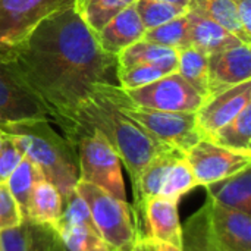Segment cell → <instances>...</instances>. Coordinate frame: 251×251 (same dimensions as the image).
<instances>
[{
    "label": "cell",
    "instance_id": "6da1fadb",
    "mask_svg": "<svg viewBox=\"0 0 251 251\" xmlns=\"http://www.w3.org/2000/svg\"><path fill=\"white\" fill-rule=\"evenodd\" d=\"M56 122L71 118L101 85H119L118 57L106 53L75 7L43 19L0 59Z\"/></svg>",
    "mask_w": 251,
    "mask_h": 251
},
{
    "label": "cell",
    "instance_id": "7a4b0ae2",
    "mask_svg": "<svg viewBox=\"0 0 251 251\" xmlns=\"http://www.w3.org/2000/svg\"><path fill=\"white\" fill-rule=\"evenodd\" d=\"M60 122H72L99 131L125 166L132 188L137 185L147 163L160 150L169 147L156 141L137 122L128 118L104 91L103 85L71 118Z\"/></svg>",
    "mask_w": 251,
    "mask_h": 251
},
{
    "label": "cell",
    "instance_id": "3957f363",
    "mask_svg": "<svg viewBox=\"0 0 251 251\" xmlns=\"http://www.w3.org/2000/svg\"><path fill=\"white\" fill-rule=\"evenodd\" d=\"M0 128L41 171L44 179L57 188L65 203L78 181V156L74 144L51 128L49 118L1 122Z\"/></svg>",
    "mask_w": 251,
    "mask_h": 251
},
{
    "label": "cell",
    "instance_id": "277c9868",
    "mask_svg": "<svg viewBox=\"0 0 251 251\" xmlns=\"http://www.w3.org/2000/svg\"><path fill=\"white\" fill-rule=\"evenodd\" d=\"M78 156V179L90 182L115 199L126 201L121 160L106 138L96 129L72 122L59 124Z\"/></svg>",
    "mask_w": 251,
    "mask_h": 251
},
{
    "label": "cell",
    "instance_id": "5b68a950",
    "mask_svg": "<svg viewBox=\"0 0 251 251\" xmlns=\"http://www.w3.org/2000/svg\"><path fill=\"white\" fill-rule=\"evenodd\" d=\"M103 88L118 107L156 141L185 153L203 138L194 112H166L137 106L119 85H103Z\"/></svg>",
    "mask_w": 251,
    "mask_h": 251
},
{
    "label": "cell",
    "instance_id": "8992f818",
    "mask_svg": "<svg viewBox=\"0 0 251 251\" xmlns=\"http://www.w3.org/2000/svg\"><path fill=\"white\" fill-rule=\"evenodd\" d=\"M74 191L85 201L101 240L115 251H132L138 234L128 203L79 179L76 181Z\"/></svg>",
    "mask_w": 251,
    "mask_h": 251
},
{
    "label": "cell",
    "instance_id": "52a82bcc",
    "mask_svg": "<svg viewBox=\"0 0 251 251\" xmlns=\"http://www.w3.org/2000/svg\"><path fill=\"white\" fill-rule=\"evenodd\" d=\"M74 4L75 0H0V59L43 19Z\"/></svg>",
    "mask_w": 251,
    "mask_h": 251
},
{
    "label": "cell",
    "instance_id": "ba28073f",
    "mask_svg": "<svg viewBox=\"0 0 251 251\" xmlns=\"http://www.w3.org/2000/svg\"><path fill=\"white\" fill-rule=\"evenodd\" d=\"M125 94L137 106L166 112L196 113L204 103V99L176 71L147 85L126 90Z\"/></svg>",
    "mask_w": 251,
    "mask_h": 251
},
{
    "label": "cell",
    "instance_id": "9c48e42d",
    "mask_svg": "<svg viewBox=\"0 0 251 251\" xmlns=\"http://www.w3.org/2000/svg\"><path fill=\"white\" fill-rule=\"evenodd\" d=\"M197 185L206 187L232 176L251 165V154L232 151L207 138H201L185 153Z\"/></svg>",
    "mask_w": 251,
    "mask_h": 251
},
{
    "label": "cell",
    "instance_id": "30bf717a",
    "mask_svg": "<svg viewBox=\"0 0 251 251\" xmlns=\"http://www.w3.org/2000/svg\"><path fill=\"white\" fill-rule=\"evenodd\" d=\"M249 104H251V81L210 96L196 112L197 128L203 138L226 125Z\"/></svg>",
    "mask_w": 251,
    "mask_h": 251
},
{
    "label": "cell",
    "instance_id": "8fae6325",
    "mask_svg": "<svg viewBox=\"0 0 251 251\" xmlns=\"http://www.w3.org/2000/svg\"><path fill=\"white\" fill-rule=\"evenodd\" d=\"M251 81V46L238 44L209 56V97Z\"/></svg>",
    "mask_w": 251,
    "mask_h": 251
},
{
    "label": "cell",
    "instance_id": "7c38bea8",
    "mask_svg": "<svg viewBox=\"0 0 251 251\" xmlns=\"http://www.w3.org/2000/svg\"><path fill=\"white\" fill-rule=\"evenodd\" d=\"M209 226L222 251H251V216L240 210L219 206L209 199Z\"/></svg>",
    "mask_w": 251,
    "mask_h": 251
},
{
    "label": "cell",
    "instance_id": "4fadbf2b",
    "mask_svg": "<svg viewBox=\"0 0 251 251\" xmlns=\"http://www.w3.org/2000/svg\"><path fill=\"white\" fill-rule=\"evenodd\" d=\"M34 118H49V113L0 60V124Z\"/></svg>",
    "mask_w": 251,
    "mask_h": 251
},
{
    "label": "cell",
    "instance_id": "5bb4252c",
    "mask_svg": "<svg viewBox=\"0 0 251 251\" xmlns=\"http://www.w3.org/2000/svg\"><path fill=\"white\" fill-rule=\"evenodd\" d=\"M153 237L181 249L182 226L178 216V203L163 197L149 200L143 212L141 238Z\"/></svg>",
    "mask_w": 251,
    "mask_h": 251
},
{
    "label": "cell",
    "instance_id": "9a60e30c",
    "mask_svg": "<svg viewBox=\"0 0 251 251\" xmlns=\"http://www.w3.org/2000/svg\"><path fill=\"white\" fill-rule=\"evenodd\" d=\"M1 251H66L51 225L22 221L21 225L0 231Z\"/></svg>",
    "mask_w": 251,
    "mask_h": 251
},
{
    "label": "cell",
    "instance_id": "2e32d148",
    "mask_svg": "<svg viewBox=\"0 0 251 251\" xmlns=\"http://www.w3.org/2000/svg\"><path fill=\"white\" fill-rule=\"evenodd\" d=\"M146 28L137 13L135 3L113 16L97 34L99 46L109 54L118 56L131 44L143 40Z\"/></svg>",
    "mask_w": 251,
    "mask_h": 251
},
{
    "label": "cell",
    "instance_id": "e0dca14e",
    "mask_svg": "<svg viewBox=\"0 0 251 251\" xmlns=\"http://www.w3.org/2000/svg\"><path fill=\"white\" fill-rule=\"evenodd\" d=\"M187 21L191 46L207 56L243 43L238 37H235L222 25L200 15L187 12Z\"/></svg>",
    "mask_w": 251,
    "mask_h": 251
},
{
    "label": "cell",
    "instance_id": "ac0fdd59",
    "mask_svg": "<svg viewBox=\"0 0 251 251\" xmlns=\"http://www.w3.org/2000/svg\"><path fill=\"white\" fill-rule=\"evenodd\" d=\"M207 199L219 206L240 210L244 213L251 212V168L228 176L215 184L206 185Z\"/></svg>",
    "mask_w": 251,
    "mask_h": 251
},
{
    "label": "cell",
    "instance_id": "d6986e66",
    "mask_svg": "<svg viewBox=\"0 0 251 251\" xmlns=\"http://www.w3.org/2000/svg\"><path fill=\"white\" fill-rule=\"evenodd\" d=\"M116 57H118V69L134 66V65H149L162 69L166 75L175 72L178 63L176 50L146 40H140L131 44L129 47L122 50Z\"/></svg>",
    "mask_w": 251,
    "mask_h": 251
},
{
    "label": "cell",
    "instance_id": "ffe728a7",
    "mask_svg": "<svg viewBox=\"0 0 251 251\" xmlns=\"http://www.w3.org/2000/svg\"><path fill=\"white\" fill-rule=\"evenodd\" d=\"M187 12L200 15L222 25L244 44L251 46V34L244 29L237 7L231 0H190Z\"/></svg>",
    "mask_w": 251,
    "mask_h": 251
},
{
    "label": "cell",
    "instance_id": "44dd1931",
    "mask_svg": "<svg viewBox=\"0 0 251 251\" xmlns=\"http://www.w3.org/2000/svg\"><path fill=\"white\" fill-rule=\"evenodd\" d=\"M62 210L63 200L57 188L44 178L40 179L35 184L31 196L28 207V221L54 226V224L62 215Z\"/></svg>",
    "mask_w": 251,
    "mask_h": 251
},
{
    "label": "cell",
    "instance_id": "7402d4cb",
    "mask_svg": "<svg viewBox=\"0 0 251 251\" xmlns=\"http://www.w3.org/2000/svg\"><path fill=\"white\" fill-rule=\"evenodd\" d=\"M207 140L232 151L251 154V104L246 106L226 125L210 134Z\"/></svg>",
    "mask_w": 251,
    "mask_h": 251
},
{
    "label": "cell",
    "instance_id": "603a6c76",
    "mask_svg": "<svg viewBox=\"0 0 251 251\" xmlns=\"http://www.w3.org/2000/svg\"><path fill=\"white\" fill-rule=\"evenodd\" d=\"M43 178L44 176H43L41 171L28 157L24 156V159L19 162V165L15 168V171L4 181L12 197L15 199V201L21 210L24 221L28 219V207H29L34 187Z\"/></svg>",
    "mask_w": 251,
    "mask_h": 251
},
{
    "label": "cell",
    "instance_id": "cb8c5ba5",
    "mask_svg": "<svg viewBox=\"0 0 251 251\" xmlns=\"http://www.w3.org/2000/svg\"><path fill=\"white\" fill-rule=\"evenodd\" d=\"M176 72L204 99H209V56L196 47L178 51Z\"/></svg>",
    "mask_w": 251,
    "mask_h": 251
},
{
    "label": "cell",
    "instance_id": "d4e9b609",
    "mask_svg": "<svg viewBox=\"0 0 251 251\" xmlns=\"http://www.w3.org/2000/svg\"><path fill=\"white\" fill-rule=\"evenodd\" d=\"M182 226V251H222L215 243L209 226L207 201L193 213Z\"/></svg>",
    "mask_w": 251,
    "mask_h": 251
},
{
    "label": "cell",
    "instance_id": "484cf974",
    "mask_svg": "<svg viewBox=\"0 0 251 251\" xmlns=\"http://www.w3.org/2000/svg\"><path fill=\"white\" fill-rule=\"evenodd\" d=\"M137 0H75V10L96 35L113 16Z\"/></svg>",
    "mask_w": 251,
    "mask_h": 251
},
{
    "label": "cell",
    "instance_id": "4316f807",
    "mask_svg": "<svg viewBox=\"0 0 251 251\" xmlns=\"http://www.w3.org/2000/svg\"><path fill=\"white\" fill-rule=\"evenodd\" d=\"M143 40L156 43V44H160L165 47H171L176 51L191 47L187 13L181 15L169 22H165L156 28L147 29L144 32Z\"/></svg>",
    "mask_w": 251,
    "mask_h": 251
},
{
    "label": "cell",
    "instance_id": "83f0119b",
    "mask_svg": "<svg viewBox=\"0 0 251 251\" xmlns=\"http://www.w3.org/2000/svg\"><path fill=\"white\" fill-rule=\"evenodd\" d=\"M196 187H199L197 181H196L194 174H193L190 165L187 163L185 154H184L172 165V168L163 182L159 197L174 200L178 203V200L184 194H187L188 191H191Z\"/></svg>",
    "mask_w": 251,
    "mask_h": 251
},
{
    "label": "cell",
    "instance_id": "f1b7e54d",
    "mask_svg": "<svg viewBox=\"0 0 251 251\" xmlns=\"http://www.w3.org/2000/svg\"><path fill=\"white\" fill-rule=\"evenodd\" d=\"M135 9L146 31L187 13L185 7H179L162 0H137Z\"/></svg>",
    "mask_w": 251,
    "mask_h": 251
},
{
    "label": "cell",
    "instance_id": "f546056e",
    "mask_svg": "<svg viewBox=\"0 0 251 251\" xmlns=\"http://www.w3.org/2000/svg\"><path fill=\"white\" fill-rule=\"evenodd\" d=\"M166 74L154 66L149 65H134L128 68L118 69V82L122 90H134L143 85H147Z\"/></svg>",
    "mask_w": 251,
    "mask_h": 251
},
{
    "label": "cell",
    "instance_id": "4dcf8cb0",
    "mask_svg": "<svg viewBox=\"0 0 251 251\" xmlns=\"http://www.w3.org/2000/svg\"><path fill=\"white\" fill-rule=\"evenodd\" d=\"M24 159V153L12 140L10 135L1 131V144H0V182H4L7 176L15 171L19 162Z\"/></svg>",
    "mask_w": 251,
    "mask_h": 251
},
{
    "label": "cell",
    "instance_id": "1f68e13d",
    "mask_svg": "<svg viewBox=\"0 0 251 251\" xmlns=\"http://www.w3.org/2000/svg\"><path fill=\"white\" fill-rule=\"evenodd\" d=\"M21 210L12 197L6 182H0V231L15 228L22 224Z\"/></svg>",
    "mask_w": 251,
    "mask_h": 251
},
{
    "label": "cell",
    "instance_id": "d6a6232c",
    "mask_svg": "<svg viewBox=\"0 0 251 251\" xmlns=\"http://www.w3.org/2000/svg\"><path fill=\"white\" fill-rule=\"evenodd\" d=\"M132 251H182L179 247H175L169 243L159 241L153 237L138 238Z\"/></svg>",
    "mask_w": 251,
    "mask_h": 251
},
{
    "label": "cell",
    "instance_id": "836d02e7",
    "mask_svg": "<svg viewBox=\"0 0 251 251\" xmlns=\"http://www.w3.org/2000/svg\"><path fill=\"white\" fill-rule=\"evenodd\" d=\"M237 7L244 29L251 34V0H231Z\"/></svg>",
    "mask_w": 251,
    "mask_h": 251
},
{
    "label": "cell",
    "instance_id": "e575fe53",
    "mask_svg": "<svg viewBox=\"0 0 251 251\" xmlns=\"http://www.w3.org/2000/svg\"><path fill=\"white\" fill-rule=\"evenodd\" d=\"M81 251H115L110 246H107L99 234L88 238V241L84 244Z\"/></svg>",
    "mask_w": 251,
    "mask_h": 251
},
{
    "label": "cell",
    "instance_id": "d590c367",
    "mask_svg": "<svg viewBox=\"0 0 251 251\" xmlns=\"http://www.w3.org/2000/svg\"><path fill=\"white\" fill-rule=\"evenodd\" d=\"M162 1H166V3H171V4H175V6H179V7H188V3L190 0H162Z\"/></svg>",
    "mask_w": 251,
    "mask_h": 251
},
{
    "label": "cell",
    "instance_id": "8d00e7d4",
    "mask_svg": "<svg viewBox=\"0 0 251 251\" xmlns=\"http://www.w3.org/2000/svg\"><path fill=\"white\" fill-rule=\"evenodd\" d=\"M0 144H1V128H0Z\"/></svg>",
    "mask_w": 251,
    "mask_h": 251
},
{
    "label": "cell",
    "instance_id": "74e56055",
    "mask_svg": "<svg viewBox=\"0 0 251 251\" xmlns=\"http://www.w3.org/2000/svg\"><path fill=\"white\" fill-rule=\"evenodd\" d=\"M0 251H1V250H0Z\"/></svg>",
    "mask_w": 251,
    "mask_h": 251
}]
</instances>
